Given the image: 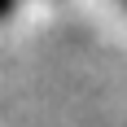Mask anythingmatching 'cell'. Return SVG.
<instances>
[{"instance_id":"obj_1","label":"cell","mask_w":127,"mask_h":127,"mask_svg":"<svg viewBox=\"0 0 127 127\" xmlns=\"http://www.w3.org/2000/svg\"><path fill=\"white\" fill-rule=\"evenodd\" d=\"M4 13H13V0H0V18H4Z\"/></svg>"}]
</instances>
